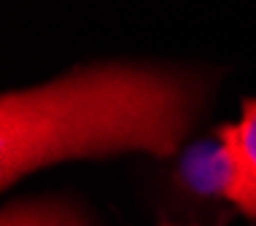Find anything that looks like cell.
<instances>
[{
	"mask_svg": "<svg viewBox=\"0 0 256 226\" xmlns=\"http://www.w3.org/2000/svg\"><path fill=\"white\" fill-rule=\"evenodd\" d=\"M218 135L226 156L224 194L248 218H256V97L243 100L240 121L224 127Z\"/></svg>",
	"mask_w": 256,
	"mask_h": 226,
	"instance_id": "cell-2",
	"label": "cell"
},
{
	"mask_svg": "<svg viewBox=\"0 0 256 226\" xmlns=\"http://www.w3.org/2000/svg\"><path fill=\"white\" fill-rule=\"evenodd\" d=\"M200 105L189 78L154 67L94 65L0 97V183L78 156H170Z\"/></svg>",
	"mask_w": 256,
	"mask_h": 226,
	"instance_id": "cell-1",
	"label": "cell"
},
{
	"mask_svg": "<svg viewBox=\"0 0 256 226\" xmlns=\"http://www.w3.org/2000/svg\"><path fill=\"white\" fill-rule=\"evenodd\" d=\"M0 226H86L76 210L60 202H22L3 210Z\"/></svg>",
	"mask_w": 256,
	"mask_h": 226,
	"instance_id": "cell-3",
	"label": "cell"
}]
</instances>
